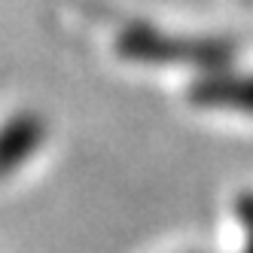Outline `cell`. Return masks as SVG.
I'll return each mask as SVG.
<instances>
[{"mask_svg":"<svg viewBox=\"0 0 253 253\" xmlns=\"http://www.w3.org/2000/svg\"><path fill=\"white\" fill-rule=\"evenodd\" d=\"M46 137V125L37 116H12L3 128H0V177L12 174L22 162L40 147Z\"/></svg>","mask_w":253,"mask_h":253,"instance_id":"1","label":"cell"}]
</instances>
